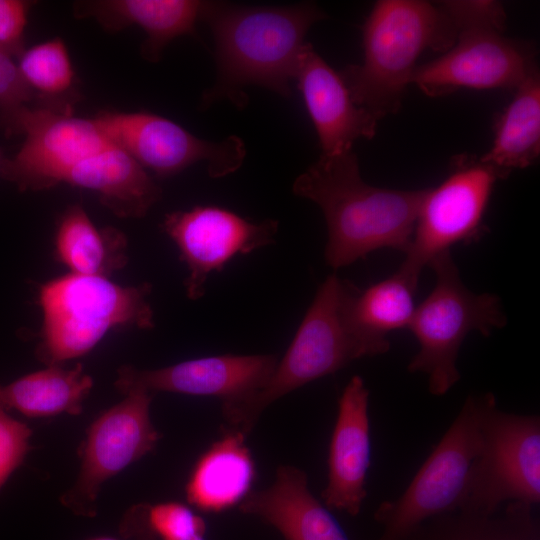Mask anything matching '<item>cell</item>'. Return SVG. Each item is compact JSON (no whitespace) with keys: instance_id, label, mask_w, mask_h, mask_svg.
<instances>
[{"instance_id":"cell-1","label":"cell","mask_w":540,"mask_h":540,"mask_svg":"<svg viewBox=\"0 0 540 540\" xmlns=\"http://www.w3.org/2000/svg\"><path fill=\"white\" fill-rule=\"evenodd\" d=\"M325 17L313 3L250 6L206 1L202 20L214 40L216 80L204 93L203 104L228 100L242 108L249 86L289 97L306 34Z\"/></svg>"},{"instance_id":"cell-2","label":"cell","mask_w":540,"mask_h":540,"mask_svg":"<svg viewBox=\"0 0 540 540\" xmlns=\"http://www.w3.org/2000/svg\"><path fill=\"white\" fill-rule=\"evenodd\" d=\"M292 190L321 209L328 236L325 260L335 270L382 248L405 253L426 191L366 183L352 150L321 155L295 179Z\"/></svg>"},{"instance_id":"cell-3","label":"cell","mask_w":540,"mask_h":540,"mask_svg":"<svg viewBox=\"0 0 540 540\" xmlns=\"http://www.w3.org/2000/svg\"><path fill=\"white\" fill-rule=\"evenodd\" d=\"M363 60L339 71L354 102L378 120L396 113L425 50L444 53L457 32L440 5L380 0L362 29Z\"/></svg>"},{"instance_id":"cell-4","label":"cell","mask_w":540,"mask_h":540,"mask_svg":"<svg viewBox=\"0 0 540 540\" xmlns=\"http://www.w3.org/2000/svg\"><path fill=\"white\" fill-rule=\"evenodd\" d=\"M351 285L336 274L324 280L266 384L246 398L222 403L223 429L247 437L262 412L282 396L354 360L382 354L358 335L348 319L346 300Z\"/></svg>"},{"instance_id":"cell-5","label":"cell","mask_w":540,"mask_h":540,"mask_svg":"<svg viewBox=\"0 0 540 540\" xmlns=\"http://www.w3.org/2000/svg\"><path fill=\"white\" fill-rule=\"evenodd\" d=\"M151 284L121 286L101 276L68 274L44 284L37 358L47 366L82 356L117 326L154 327Z\"/></svg>"},{"instance_id":"cell-6","label":"cell","mask_w":540,"mask_h":540,"mask_svg":"<svg viewBox=\"0 0 540 540\" xmlns=\"http://www.w3.org/2000/svg\"><path fill=\"white\" fill-rule=\"evenodd\" d=\"M428 266L436 283L416 306L408 327L419 343L408 370L425 373L429 392L442 396L461 377L457 358L466 336L472 331L489 336L506 325V316L496 295L476 294L464 285L450 251L435 257Z\"/></svg>"},{"instance_id":"cell-7","label":"cell","mask_w":540,"mask_h":540,"mask_svg":"<svg viewBox=\"0 0 540 540\" xmlns=\"http://www.w3.org/2000/svg\"><path fill=\"white\" fill-rule=\"evenodd\" d=\"M481 448L458 509L492 513L504 503L540 502V418L508 413L482 394Z\"/></svg>"},{"instance_id":"cell-8","label":"cell","mask_w":540,"mask_h":540,"mask_svg":"<svg viewBox=\"0 0 540 540\" xmlns=\"http://www.w3.org/2000/svg\"><path fill=\"white\" fill-rule=\"evenodd\" d=\"M482 395H469L456 418L397 499L382 502L376 540H403L428 518L458 509L481 448Z\"/></svg>"},{"instance_id":"cell-9","label":"cell","mask_w":540,"mask_h":540,"mask_svg":"<svg viewBox=\"0 0 540 540\" xmlns=\"http://www.w3.org/2000/svg\"><path fill=\"white\" fill-rule=\"evenodd\" d=\"M508 175L474 155L453 157L448 176L425 191L398 270L418 283L422 269L435 257L456 243L479 239L494 185Z\"/></svg>"},{"instance_id":"cell-10","label":"cell","mask_w":540,"mask_h":540,"mask_svg":"<svg viewBox=\"0 0 540 540\" xmlns=\"http://www.w3.org/2000/svg\"><path fill=\"white\" fill-rule=\"evenodd\" d=\"M93 119L113 145L161 178L201 161L212 178H221L237 171L246 157L245 144L236 135L217 142L204 140L151 112L101 111Z\"/></svg>"},{"instance_id":"cell-11","label":"cell","mask_w":540,"mask_h":540,"mask_svg":"<svg viewBox=\"0 0 540 540\" xmlns=\"http://www.w3.org/2000/svg\"><path fill=\"white\" fill-rule=\"evenodd\" d=\"M152 398V393L131 391L90 425L79 449V473L61 495L62 505L76 515L94 517L104 482L156 446L160 434L150 418Z\"/></svg>"},{"instance_id":"cell-12","label":"cell","mask_w":540,"mask_h":540,"mask_svg":"<svg viewBox=\"0 0 540 540\" xmlns=\"http://www.w3.org/2000/svg\"><path fill=\"white\" fill-rule=\"evenodd\" d=\"M161 228L176 244L180 260L187 265V297L198 300L205 294L212 272L221 271L238 255L273 243L278 221L256 222L223 207L197 205L166 214Z\"/></svg>"},{"instance_id":"cell-13","label":"cell","mask_w":540,"mask_h":540,"mask_svg":"<svg viewBox=\"0 0 540 540\" xmlns=\"http://www.w3.org/2000/svg\"><path fill=\"white\" fill-rule=\"evenodd\" d=\"M538 71L534 48L502 32L470 30L440 57L416 67L411 84L439 97L462 88L513 89Z\"/></svg>"},{"instance_id":"cell-14","label":"cell","mask_w":540,"mask_h":540,"mask_svg":"<svg viewBox=\"0 0 540 540\" xmlns=\"http://www.w3.org/2000/svg\"><path fill=\"white\" fill-rule=\"evenodd\" d=\"M22 135L20 149L11 158L5 157L0 170V176L20 191L45 190L63 183L74 165L112 144L93 117L42 106L32 109Z\"/></svg>"},{"instance_id":"cell-15","label":"cell","mask_w":540,"mask_h":540,"mask_svg":"<svg viewBox=\"0 0 540 540\" xmlns=\"http://www.w3.org/2000/svg\"><path fill=\"white\" fill-rule=\"evenodd\" d=\"M275 355H218L180 362L171 366L140 370L122 366L115 386L122 394L142 390L216 396L222 403L241 400L262 388L273 374Z\"/></svg>"},{"instance_id":"cell-16","label":"cell","mask_w":540,"mask_h":540,"mask_svg":"<svg viewBox=\"0 0 540 540\" xmlns=\"http://www.w3.org/2000/svg\"><path fill=\"white\" fill-rule=\"evenodd\" d=\"M294 80L316 130L322 156L352 150L360 138H372L378 119L358 106L340 72L334 70L305 43L296 66Z\"/></svg>"},{"instance_id":"cell-17","label":"cell","mask_w":540,"mask_h":540,"mask_svg":"<svg viewBox=\"0 0 540 540\" xmlns=\"http://www.w3.org/2000/svg\"><path fill=\"white\" fill-rule=\"evenodd\" d=\"M369 390L361 376H353L339 401L328 453V481L321 497L330 509L356 516L367 496L370 466Z\"/></svg>"},{"instance_id":"cell-18","label":"cell","mask_w":540,"mask_h":540,"mask_svg":"<svg viewBox=\"0 0 540 540\" xmlns=\"http://www.w3.org/2000/svg\"><path fill=\"white\" fill-rule=\"evenodd\" d=\"M239 509L272 525L286 540H349L309 490L306 473L295 466L281 465L272 485L250 491Z\"/></svg>"},{"instance_id":"cell-19","label":"cell","mask_w":540,"mask_h":540,"mask_svg":"<svg viewBox=\"0 0 540 540\" xmlns=\"http://www.w3.org/2000/svg\"><path fill=\"white\" fill-rule=\"evenodd\" d=\"M206 1L197 0H88L73 4L77 18H93L105 30L117 32L138 26L145 32L144 59L156 62L175 38L193 35Z\"/></svg>"},{"instance_id":"cell-20","label":"cell","mask_w":540,"mask_h":540,"mask_svg":"<svg viewBox=\"0 0 540 540\" xmlns=\"http://www.w3.org/2000/svg\"><path fill=\"white\" fill-rule=\"evenodd\" d=\"M63 183L96 192L104 206L124 218L145 216L162 195L146 170L113 144L74 165Z\"/></svg>"},{"instance_id":"cell-21","label":"cell","mask_w":540,"mask_h":540,"mask_svg":"<svg viewBox=\"0 0 540 540\" xmlns=\"http://www.w3.org/2000/svg\"><path fill=\"white\" fill-rule=\"evenodd\" d=\"M245 439L239 432L224 430L199 458L185 488L190 504L205 512H220L248 495L256 470Z\"/></svg>"},{"instance_id":"cell-22","label":"cell","mask_w":540,"mask_h":540,"mask_svg":"<svg viewBox=\"0 0 540 540\" xmlns=\"http://www.w3.org/2000/svg\"><path fill=\"white\" fill-rule=\"evenodd\" d=\"M417 286L399 270L364 290L352 284L346 300L352 327L360 337L386 353L390 348L387 334L408 329L411 323Z\"/></svg>"},{"instance_id":"cell-23","label":"cell","mask_w":540,"mask_h":540,"mask_svg":"<svg viewBox=\"0 0 540 540\" xmlns=\"http://www.w3.org/2000/svg\"><path fill=\"white\" fill-rule=\"evenodd\" d=\"M56 255L71 273L107 277L127 261V239L116 228H98L78 204L61 215L55 238Z\"/></svg>"},{"instance_id":"cell-24","label":"cell","mask_w":540,"mask_h":540,"mask_svg":"<svg viewBox=\"0 0 540 540\" xmlns=\"http://www.w3.org/2000/svg\"><path fill=\"white\" fill-rule=\"evenodd\" d=\"M494 139L480 160L507 174L529 167L540 155V77L536 71L516 89L495 119Z\"/></svg>"},{"instance_id":"cell-25","label":"cell","mask_w":540,"mask_h":540,"mask_svg":"<svg viewBox=\"0 0 540 540\" xmlns=\"http://www.w3.org/2000/svg\"><path fill=\"white\" fill-rule=\"evenodd\" d=\"M403 540H540L533 505L513 501L492 513L456 509L426 519Z\"/></svg>"},{"instance_id":"cell-26","label":"cell","mask_w":540,"mask_h":540,"mask_svg":"<svg viewBox=\"0 0 540 540\" xmlns=\"http://www.w3.org/2000/svg\"><path fill=\"white\" fill-rule=\"evenodd\" d=\"M92 386L93 380L81 364L72 369L48 366L0 385V405L28 417L79 415Z\"/></svg>"},{"instance_id":"cell-27","label":"cell","mask_w":540,"mask_h":540,"mask_svg":"<svg viewBox=\"0 0 540 540\" xmlns=\"http://www.w3.org/2000/svg\"><path fill=\"white\" fill-rule=\"evenodd\" d=\"M18 69L25 83L45 104L42 107L72 111L63 99L73 89L75 72L68 49L60 37L35 44L18 57Z\"/></svg>"},{"instance_id":"cell-28","label":"cell","mask_w":540,"mask_h":540,"mask_svg":"<svg viewBox=\"0 0 540 540\" xmlns=\"http://www.w3.org/2000/svg\"><path fill=\"white\" fill-rule=\"evenodd\" d=\"M35 98L12 57L0 50V127L7 137L22 135Z\"/></svg>"},{"instance_id":"cell-29","label":"cell","mask_w":540,"mask_h":540,"mask_svg":"<svg viewBox=\"0 0 540 540\" xmlns=\"http://www.w3.org/2000/svg\"><path fill=\"white\" fill-rule=\"evenodd\" d=\"M145 529L161 540H205L202 517L179 502L140 504Z\"/></svg>"},{"instance_id":"cell-30","label":"cell","mask_w":540,"mask_h":540,"mask_svg":"<svg viewBox=\"0 0 540 540\" xmlns=\"http://www.w3.org/2000/svg\"><path fill=\"white\" fill-rule=\"evenodd\" d=\"M457 35L470 30L503 32L506 12L499 1L493 0H446L438 2Z\"/></svg>"},{"instance_id":"cell-31","label":"cell","mask_w":540,"mask_h":540,"mask_svg":"<svg viewBox=\"0 0 540 540\" xmlns=\"http://www.w3.org/2000/svg\"><path fill=\"white\" fill-rule=\"evenodd\" d=\"M31 429L0 405V489L31 449Z\"/></svg>"},{"instance_id":"cell-32","label":"cell","mask_w":540,"mask_h":540,"mask_svg":"<svg viewBox=\"0 0 540 540\" xmlns=\"http://www.w3.org/2000/svg\"><path fill=\"white\" fill-rule=\"evenodd\" d=\"M33 2L0 0V50L11 57L24 51V30Z\"/></svg>"},{"instance_id":"cell-33","label":"cell","mask_w":540,"mask_h":540,"mask_svg":"<svg viewBox=\"0 0 540 540\" xmlns=\"http://www.w3.org/2000/svg\"><path fill=\"white\" fill-rule=\"evenodd\" d=\"M89 540H119V539H116L113 537H107V536H100V537L91 538ZM138 540H154V539L153 538H140Z\"/></svg>"},{"instance_id":"cell-34","label":"cell","mask_w":540,"mask_h":540,"mask_svg":"<svg viewBox=\"0 0 540 540\" xmlns=\"http://www.w3.org/2000/svg\"><path fill=\"white\" fill-rule=\"evenodd\" d=\"M4 159H5V157H4V155H3V153H2V150H1V148H0V170H1L2 164H3V162H4Z\"/></svg>"}]
</instances>
